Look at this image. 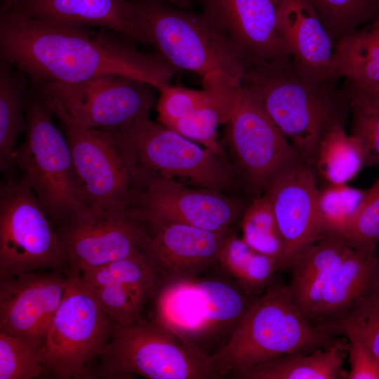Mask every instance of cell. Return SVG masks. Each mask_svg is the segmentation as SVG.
Instances as JSON below:
<instances>
[{
	"mask_svg": "<svg viewBox=\"0 0 379 379\" xmlns=\"http://www.w3.org/2000/svg\"><path fill=\"white\" fill-rule=\"evenodd\" d=\"M0 53L39 86L119 74L160 91L178 70L158 51L143 52L115 32L46 22L13 8L1 11Z\"/></svg>",
	"mask_w": 379,
	"mask_h": 379,
	"instance_id": "6da1fadb",
	"label": "cell"
},
{
	"mask_svg": "<svg viewBox=\"0 0 379 379\" xmlns=\"http://www.w3.org/2000/svg\"><path fill=\"white\" fill-rule=\"evenodd\" d=\"M241 84L260 98L266 112L295 149L313 168L319 142L335 124L350 114V91L345 84L306 77L291 60L250 63Z\"/></svg>",
	"mask_w": 379,
	"mask_h": 379,
	"instance_id": "7a4b0ae2",
	"label": "cell"
},
{
	"mask_svg": "<svg viewBox=\"0 0 379 379\" xmlns=\"http://www.w3.org/2000/svg\"><path fill=\"white\" fill-rule=\"evenodd\" d=\"M338 337L312 324L293 302L288 286L273 282L210 359L220 378L287 354L328 347Z\"/></svg>",
	"mask_w": 379,
	"mask_h": 379,
	"instance_id": "3957f363",
	"label": "cell"
},
{
	"mask_svg": "<svg viewBox=\"0 0 379 379\" xmlns=\"http://www.w3.org/2000/svg\"><path fill=\"white\" fill-rule=\"evenodd\" d=\"M145 44L173 67L204 79L221 74L241 86L249 62L227 34L204 13L155 0H132Z\"/></svg>",
	"mask_w": 379,
	"mask_h": 379,
	"instance_id": "277c9868",
	"label": "cell"
},
{
	"mask_svg": "<svg viewBox=\"0 0 379 379\" xmlns=\"http://www.w3.org/2000/svg\"><path fill=\"white\" fill-rule=\"evenodd\" d=\"M155 295L152 321L209 357L211 347L227 344L258 297L236 281L197 277L164 281Z\"/></svg>",
	"mask_w": 379,
	"mask_h": 379,
	"instance_id": "5b68a950",
	"label": "cell"
},
{
	"mask_svg": "<svg viewBox=\"0 0 379 379\" xmlns=\"http://www.w3.org/2000/svg\"><path fill=\"white\" fill-rule=\"evenodd\" d=\"M26 138L15 150L14 164L24 173L54 224L88 207L64 134L53 124V114L39 95L25 101Z\"/></svg>",
	"mask_w": 379,
	"mask_h": 379,
	"instance_id": "8992f818",
	"label": "cell"
},
{
	"mask_svg": "<svg viewBox=\"0 0 379 379\" xmlns=\"http://www.w3.org/2000/svg\"><path fill=\"white\" fill-rule=\"evenodd\" d=\"M100 359L95 375L101 378H219L209 356L154 321L113 326Z\"/></svg>",
	"mask_w": 379,
	"mask_h": 379,
	"instance_id": "52a82bcc",
	"label": "cell"
},
{
	"mask_svg": "<svg viewBox=\"0 0 379 379\" xmlns=\"http://www.w3.org/2000/svg\"><path fill=\"white\" fill-rule=\"evenodd\" d=\"M40 95L58 119L88 206L126 209L143 178L131 147L117 132L79 125L58 99Z\"/></svg>",
	"mask_w": 379,
	"mask_h": 379,
	"instance_id": "ba28073f",
	"label": "cell"
},
{
	"mask_svg": "<svg viewBox=\"0 0 379 379\" xmlns=\"http://www.w3.org/2000/svg\"><path fill=\"white\" fill-rule=\"evenodd\" d=\"M68 284L46 335V375L55 378H95L92 365L104 352L113 326L79 272H67Z\"/></svg>",
	"mask_w": 379,
	"mask_h": 379,
	"instance_id": "9c48e42d",
	"label": "cell"
},
{
	"mask_svg": "<svg viewBox=\"0 0 379 379\" xmlns=\"http://www.w3.org/2000/svg\"><path fill=\"white\" fill-rule=\"evenodd\" d=\"M235 106L226 122L225 145L239 185L261 195L283 171L302 161L248 86L237 88Z\"/></svg>",
	"mask_w": 379,
	"mask_h": 379,
	"instance_id": "30bf717a",
	"label": "cell"
},
{
	"mask_svg": "<svg viewBox=\"0 0 379 379\" xmlns=\"http://www.w3.org/2000/svg\"><path fill=\"white\" fill-rule=\"evenodd\" d=\"M149 116L142 115L125 131H115L133 149L145 176L183 179L192 186L225 193L239 185L225 158L152 121Z\"/></svg>",
	"mask_w": 379,
	"mask_h": 379,
	"instance_id": "8fae6325",
	"label": "cell"
},
{
	"mask_svg": "<svg viewBox=\"0 0 379 379\" xmlns=\"http://www.w3.org/2000/svg\"><path fill=\"white\" fill-rule=\"evenodd\" d=\"M66 265L53 222L22 179L0 190V279Z\"/></svg>",
	"mask_w": 379,
	"mask_h": 379,
	"instance_id": "7c38bea8",
	"label": "cell"
},
{
	"mask_svg": "<svg viewBox=\"0 0 379 379\" xmlns=\"http://www.w3.org/2000/svg\"><path fill=\"white\" fill-rule=\"evenodd\" d=\"M248 204L225 192L187 186L163 176H145L126 208L145 223L175 222L227 232Z\"/></svg>",
	"mask_w": 379,
	"mask_h": 379,
	"instance_id": "4fadbf2b",
	"label": "cell"
},
{
	"mask_svg": "<svg viewBox=\"0 0 379 379\" xmlns=\"http://www.w3.org/2000/svg\"><path fill=\"white\" fill-rule=\"evenodd\" d=\"M40 93L55 98L79 125L123 131L155 105V88L140 80L105 74L77 83L39 86Z\"/></svg>",
	"mask_w": 379,
	"mask_h": 379,
	"instance_id": "5bb4252c",
	"label": "cell"
},
{
	"mask_svg": "<svg viewBox=\"0 0 379 379\" xmlns=\"http://www.w3.org/2000/svg\"><path fill=\"white\" fill-rule=\"evenodd\" d=\"M56 230L69 270L84 273L142 251L146 224L126 209L88 206Z\"/></svg>",
	"mask_w": 379,
	"mask_h": 379,
	"instance_id": "9a60e30c",
	"label": "cell"
},
{
	"mask_svg": "<svg viewBox=\"0 0 379 379\" xmlns=\"http://www.w3.org/2000/svg\"><path fill=\"white\" fill-rule=\"evenodd\" d=\"M0 331L44 347L68 274L29 272L0 279Z\"/></svg>",
	"mask_w": 379,
	"mask_h": 379,
	"instance_id": "2e32d148",
	"label": "cell"
},
{
	"mask_svg": "<svg viewBox=\"0 0 379 379\" xmlns=\"http://www.w3.org/2000/svg\"><path fill=\"white\" fill-rule=\"evenodd\" d=\"M319 189L314 168L300 161L280 173L267 196L284 244L283 270L321 235L317 210Z\"/></svg>",
	"mask_w": 379,
	"mask_h": 379,
	"instance_id": "e0dca14e",
	"label": "cell"
},
{
	"mask_svg": "<svg viewBox=\"0 0 379 379\" xmlns=\"http://www.w3.org/2000/svg\"><path fill=\"white\" fill-rule=\"evenodd\" d=\"M281 1L196 0V4L253 63L291 60L277 26Z\"/></svg>",
	"mask_w": 379,
	"mask_h": 379,
	"instance_id": "ac0fdd59",
	"label": "cell"
},
{
	"mask_svg": "<svg viewBox=\"0 0 379 379\" xmlns=\"http://www.w3.org/2000/svg\"><path fill=\"white\" fill-rule=\"evenodd\" d=\"M145 224L147 237L143 251L162 283L197 277L217 263L223 239L230 231L216 232L175 222Z\"/></svg>",
	"mask_w": 379,
	"mask_h": 379,
	"instance_id": "d6986e66",
	"label": "cell"
},
{
	"mask_svg": "<svg viewBox=\"0 0 379 379\" xmlns=\"http://www.w3.org/2000/svg\"><path fill=\"white\" fill-rule=\"evenodd\" d=\"M277 26L300 73L319 82H338L333 71L335 42L309 0H282Z\"/></svg>",
	"mask_w": 379,
	"mask_h": 379,
	"instance_id": "ffe728a7",
	"label": "cell"
},
{
	"mask_svg": "<svg viewBox=\"0 0 379 379\" xmlns=\"http://www.w3.org/2000/svg\"><path fill=\"white\" fill-rule=\"evenodd\" d=\"M13 9L46 22L111 30L145 44L132 0H20Z\"/></svg>",
	"mask_w": 379,
	"mask_h": 379,
	"instance_id": "44dd1931",
	"label": "cell"
},
{
	"mask_svg": "<svg viewBox=\"0 0 379 379\" xmlns=\"http://www.w3.org/2000/svg\"><path fill=\"white\" fill-rule=\"evenodd\" d=\"M379 258L376 251L352 248L327 281L310 322L327 327L345 317L375 286Z\"/></svg>",
	"mask_w": 379,
	"mask_h": 379,
	"instance_id": "7402d4cb",
	"label": "cell"
},
{
	"mask_svg": "<svg viewBox=\"0 0 379 379\" xmlns=\"http://www.w3.org/2000/svg\"><path fill=\"white\" fill-rule=\"evenodd\" d=\"M352 248L338 235L323 234L291 265L290 295L309 321L327 281Z\"/></svg>",
	"mask_w": 379,
	"mask_h": 379,
	"instance_id": "603a6c76",
	"label": "cell"
},
{
	"mask_svg": "<svg viewBox=\"0 0 379 379\" xmlns=\"http://www.w3.org/2000/svg\"><path fill=\"white\" fill-rule=\"evenodd\" d=\"M347 349V339L342 335L328 347L287 354L232 376L239 379L339 378L344 375L342 366Z\"/></svg>",
	"mask_w": 379,
	"mask_h": 379,
	"instance_id": "cb8c5ba5",
	"label": "cell"
},
{
	"mask_svg": "<svg viewBox=\"0 0 379 379\" xmlns=\"http://www.w3.org/2000/svg\"><path fill=\"white\" fill-rule=\"evenodd\" d=\"M333 71L354 86L379 83V16L335 43Z\"/></svg>",
	"mask_w": 379,
	"mask_h": 379,
	"instance_id": "d4e9b609",
	"label": "cell"
},
{
	"mask_svg": "<svg viewBox=\"0 0 379 379\" xmlns=\"http://www.w3.org/2000/svg\"><path fill=\"white\" fill-rule=\"evenodd\" d=\"M345 123L333 125L318 146L313 168L327 185L347 184L368 166L367 155L359 140L348 134Z\"/></svg>",
	"mask_w": 379,
	"mask_h": 379,
	"instance_id": "484cf974",
	"label": "cell"
},
{
	"mask_svg": "<svg viewBox=\"0 0 379 379\" xmlns=\"http://www.w3.org/2000/svg\"><path fill=\"white\" fill-rule=\"evenodd\" d=\"M218 262L246 292L255 296L274 282V273L280 270L274 259L256 251L231 230L223 239Z\"/></svg>",
	"mask_w": 379,
	"mask_h": 379,
	"instance_id": "4316f807",
	"label": "cell"
},
{
	"mask_svg": "<svg viewBox=\"0 0 379 379\" xmlns=\"http://www.w3.org/2000/svg\"><path fill=\"white\" fill-rule=\"evenodd\" d=\"M26 76L8 62H0V167L8 171L14 164L13 147L17 136L26 131L23 115Z\"/></svg>",
	"mask_w": 379,
	"mask_h": 379,
	"instance_id": "83f0119b",
	"label": "cell"
},
{
	"mask_svg": "<svg viewBox=\"0 0 379 379\" xmlns=\"http://www.w3.org/2000/svg\"><path fill=\"white\" fill-rule=\"evenodd\" d=\"M237 97V87L234 86L218 88L209 102L173 121L167 128L225 158L220 143L216 139V130L220 124L227 121Z\"/></svg>",
	"mask_w": 379,
	"mask_h": 379,
	"instance_id": "f1b7e54d",
	"label": "cell"
},
{
	"mask_svg": "<svg viewBox=\"0 0 379 379\" xmlns=\"http://www.w3.org/2000/svg\"><path fill=\"white\" fill-rule=\"evenodd\" d=\"M242 239L252 248L274 259L283 270L284 244L276 218L266 195L253 198L241 216Z\"/></svg>",
	"mask_w": 379,
	"mask_h": 379,
	"instance_id": "f546056e",
	"label": "cell"
},
{
	"mask_svg": "<svg viewBox=\"0 0 379 379\" xmlns=\"http://www.w3.org/2000/svg\"><path fill=\"white\" fill-rule=\"evenodd\" d=\"M335 43L379 16V0H309Z\"/></svg>",
	"mask_w": 379,
	"mask_h": 379,
	"instance_id": "4dcf8cb0",
	"label": "cell"
},
{
	"mask_svg": "<svg viewBox=\"0 0 379 379\" xmlns=\"http://www.w3.org/2000/svg\"><path fill=\"white\" fill-rule=\"evenodd\" d=\"M98 269L123 285L142 307L157 293L163 282L156 267L143 250Z\"/></svg>",
	"mask_w": 379,
	"mask_h": 379,
	"instance_id": "1f68e13d",
	"label": "cell"
},
{
	"mask_svg": "<svg viewBox=\"0 0 379 379\" xmlns=\"http://www.w3.org/2000/svg\"><path fill=\"white\" fill-rule=\"evenodd\" d=\"M81 274L93 289L103 312L113 326L143 320V307L120 283L98 268Z\"/></svg>",
	"mask_w": 379,
	"mask_h": 379,
	"instance_id": "d6a6232c",
	"label": "cell"
},
{
	"mask_svg": "<svg viewBox=\"0 0 379 379\" xmlns=\"http://www.w3.org/2000/svg\"><path fill=\"white\" fill-rule=\"evenodd\" d=\"M365 193L347 184L327 185L319 190L317 210L322 235L339 236L355 216Z\"/></svg>",
	"mask_w": 379,
	"mask_h": 379,
	"instance_id": "836d02e7",
	"label": "cell"
},
{
	"mask_svg": "<svg viewBox=\"0 0 379 379\" xmlns=\"http://www.w3.org/2000/svg\"><path fill=\"white\" fill-rule=\"evenodd\" d=\"M44 375V347L0 331V379H32Z\"/></svg>",
	"mask_w": 379,
	"mask_h": 379,
	"instance_id": "e575fe53",
	"label": "cell"
},
{
	"mask_svg": "<svg viewBox=\"0 0 379 379\" xmlns=\"http://www.w3.org/2000/svg\"><path fill=\"white\" fill-rule=\"evenodd\" d=\"M326 328L336 336H356L379 362V301L371 295L361 299L345 317Z\"/></svg>",
	"mask_w": 379,
	"mask_h": 379,
	"instance_id": "d590c367",
	"label": "cell"
},
{
	"mask_svg": "<svg viewBox=\"0 0 379 379\" xmlns=\"http://www.w3.org/2000/svg\"><path fill=\"white\" fill-rule=\"evenodd\" d=\"M339 237L354 249L376 251L379 243V177L366 190L355 216Z\"/></svg>",
	"mask_w": 379,
	"mask_h": 379,
	"instance_id": "8d00e7d4",
	"label": "cell"
},
{
	"mask_svg": "<svg viewBox=\"0 0 379 379\" xmlns=\"http://www.w3.org/2000/svg\"><path fill=\"white\" fill-rule=\"evenodd\" d=\"M350 91L351 133L362 144L368 166L379 164V107L345 83Z\"/></svg>",
	"mask_w": 379,
	"mask_h": 379,
	"instance_id": "74e56055",
	"label": "cell"
},
{
	"mask_svg": "<svg viewBox=\"0 0 379 379\" xmlns=\"http://www.w3.org/2000/svg\"><path fill=\"white\" fill-rule=\"evenodd\" d=\"M159 91L158 121L166 127L209 102L216 93L214 88L193 90L171 85Z\"/></svg>",
	"mask_w": 379,
	"mask_h": 379,
	"instance_id": "f35d334b",
	"label": "cell"
},
{
	"mask_svg": "<svg viewBox=\"0 0 379 379\" xmlns=\"http://www.w3.org/2000/svg\"><path fill=\"white\" fill-rule=\"evenodd\" d=\"M348 341L347 354L350 368L348 379H379V362L356 336L343 335Z\"/></svg>",
	"mask_w": 379,
	"mask_h": 379,
	"instance_id": "ab89813d",
	"label": "cell"
},
{
	"mask_svg": "<svg viewBox=\"0 0 379 379\" xmlns=\"http://www.w3.org/2000/svg\"><path fill=\"white\" fill-rule=\"evenodd\" d=\"M347 84L359 92L371 102L379 107V83L366 86H354L348 83Z\"/></svg>",
	"mask_w": 379,
	"mask_h": 379,
	"instance_id": "60d3db41",
	"label": "cell"
},
{
	"mask_svg": "<svg viewBox=\"0 0 379 379\" xmlns=\"http://www.w3.org/2000/svg\"><path fill=\"white\" fill-rule=\"evenodd\" d=\"M164 4L175 6L180 8L187 9L191 8L194 4H196V0H155Z\"/></svg>",
	"mask_w": 379,
	"mask_h": 379,
	"instance_id": "b9f144b4",
	"label": "cell"
},
{
	"mask_svg": "<svg viewBox=\"0 0 379 379\" xmlns=\"http://www.w3.org/2000/svg\"><path fill=\"white\" fill-rule=\"evenodd\" d=\"M20 0H1V11L14 8Z\"/></svg>",
	"mask_w": 379,
	"mask_h": 379,
	"instance_id": "7bdbcfd3",
	"label": "cell"
},
{
	"mask_svg": "<svg viewBox=\"0 0 379 379\" xmlns=\"http://www.w3.org/2000/svg\"><path fill=\"white\" fill-rule=\"evenodd\" d=\"M373 299L379 301V262L378 267V273L374 288L372 293L370 295Z\"/></svg>",
	"mask_w": 379,
	"mask_h": 379,
	"instance_id": "ee69618b",
	"label": "cell"
}]
</instances>
